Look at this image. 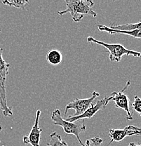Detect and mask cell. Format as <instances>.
<instances>
[{"label":"cell","instance_id":"7c38bea8","mask_svg":"<svg viewBox=\"0 0 141 146\" xmlns=\"http://www.w3.org/2000/svg\"><path fill=\"white\" fill-rule=\"evenodd\" d=\"M140 25L141 22L136 23H127L124 24V25H113V24H111V26L110 27L114 30H121V31H132V30H138L140 29Z\"/></svg>","mask_w":141,"mask_h":146},{"label":"cell","instance_id":"52a82bcc","mask_svg":"<svg viewBox=\"0 0 141 146\" xmlns=\"http://www.w3.org/2000/svg\"><path fill=\"white\" fill-rule=\"evenodd\" d=\"M130 85H131V82L128 81L126 84L125 86L122 89V90L119 92L114 91L110 94V96L112 97L111 100H113L115 106L117 108L122 109L123 110L125 111L127 115V119L128 120L133 119V116H132V114L129 109V98H128V96L124 94V92Z\"/></svg>","mask_w":141,"mask_h":146},{"label":"cell","instance_id":"277c9868","mask_svg":"<svg viewBox=\"0 0 141 146\" xmlns=\"http://www.w3.org/2000/svg\"><path fill=\"white\" fill-rule=\"evenodd\" d=\"M87 42L91 44H97L98 45H101L105 47L107 51L109 52V58L110 60L113 62H121L122 58V56L124 55L126 56H133L134 57L139 58L140 56V53L138 51L129 50L128 48H125L121 44H107L105 42H101L98 39H94L92 36H89L87 38Z\"/></svg>","mask_w":141,"mask_h":146},{"label":"cell","instance_id":"d6986e66","mask_svg":"<svg viewBox=\"0 0 141 146\" xmlns=\"http://www.w3.org/2000/svg\"><path fill=\"white\" fill-rule=\"evenodd\" d=\"M1 130H2V127H1V126H0V132L1 131ZM0 142H1V138H0Z\"/></svg>","mask_w":141,"mask_h":146},{"label":"cell","instance_id":"ac0fdd59","mask_svg":"<svg viewBox=\"0 0 141 146\" xmlns=\"http://www.w3.org/2000/svg\"><path fill=\"white\" fill-rule=\"evenodd\" d=\"M83 146H90V142H89V140L86 141V143H85V144H84V145Z\"/></svg>","mask_w":141,"mask_h":146},{"label":"cell","instance_id":"e0dca14e","mask_svg":"<svg viewBox=\"0 0 141 146\" xmlns=\"http://www.w3.org/2000/svg\"><path fill=\"white\" fill-rule=\"evenodd\" d=\"M128 146H141L140 144H136L135 143H130Z\"/></svg>","mask_w":141,"mask_h":146},{"label":"cell","instance_id":"9c48e42d","mask_svg":"<svg viewBox=\"0 0 141 146\" xmlns=\"http://www.w3.org/2000/svg\"><path fill=\"white\" fill-rule=\"evenodd\" d=\"M41 111L37 110L36 114L35 121L34 125L32 127L31 131L27 136H23V141L25 145H31L32 146H40L41 133L42 129L39 127V118H40Z\"/></svg>","mask_w":141,"mask_h":146},{"label":"cell","instance_id":"5bb4252c","mask_svg":"<svg viewBox=\"0 0 141 146\" xmlns=\"http://www.w3.org/2000/svg\"><path fill=\"white\" fill-rule=\"evenodd\" d=\"M2 3L5 5L21 9H25V7L29 4V1L27 0H8L3 1Z\"/></svg>","mask_w":141,"mask_h":146},{"label":"cell","instance_id":"6da1fadb","mask_svg":"<svg viewBox=\"0 0 141 146\" xmlns=\"http://www.w3.org/2000/svg\"><path fill=\"white\" fill-rule=\"evenodd\" d=\"M66 9L58 11L60 16L70 13L72 16L74 22H80L85 16H91L96 17L97 13L93 11V6L94 2L87 0H66Z\"/></svg>","mask_w":141,"mask_h":146},{"label":"cell","instance_id":"8992f818","mask_svg":"<svg viewBox=\"0 0 141 146\" xmlns=\"http://www.w3.org/2000/svg\"><path fill=\"white\" fill-rule=\"evenodd\" d=\"M112 97L106 96L103 99H101L96 102L94 105H92L90 108H89L86 111L81 115H79L77 117H72L69 116L67 118V121H70V122H75V121H79L80 119H91L92 118L97 112H98L101 110H103L105 108L107 105L108 104L109 102L111 101Z\"/></svg>","mask_w":141,"mask_h":146},{"label":"cell","instance_id":"5b68a950","mask_svg":"<svg viewBox=\"0 0 141 146\" xmlns=\"http://www.w3.org/2000/svg\"><path fill=\"white\" fill-rule=\"evenodd\" d=\"M100 96L99 93L96 91H93L91 97L88 98H84V99H75L74 101L69 103L66 106L65 109V115H67V112L69 110L73 109L75 110V114L72 117H77L79 115H82L83 113L86 110L89 108L93 105V101L97 97Z\"/></svg>","mask_w":141,"mask_h":146},{"label":"cell","instance_id":"30bf717a","mask_svg":"<svg viewBox=\"0 0 141 146\" xmlns=\"http://www.w3.org/2000/svg\"><path fill=\"white\" fill-rule=\"evenodd\" d=\"M98 28L100 31L105 32V33H108V34L110 35H116V34H119V33H122V34L129 35L132 36V37L136 38V39H140V36H141L140 29L132 30V31H121V30H114V29H112L110 28V27H107L103 25H98Z\"/></svg>","mask_w":141,"mask_h":146},{"label":"cell","instance_id":"ba28073f","mask_svg":"<svg viewBox=\"0 0 141 146\" xmlns=\"http://www.w3.org/2000/svg\"><path fill=\"white\" fill-rule=\"evenodd\" d=\"M110 132V141L108 145H110L113 142H120L126 137L132 136H140V128L129 125L123 129H111L109 130Z\"/></svg>","mask_w":141,"mask_h":146},{"label":"cell","instance_id":"8fae6325","mask_svg":"<svg viewBox=\"0 0 141 146\" xmlns=\"http://www.w3.org/2000/svg\"><path fill=\"white\" fill-rule=\"evenodd\" d=\"M48 63L52 65H57L63 60V55L58 50H51L46 56Z\"/></svg>","mask_w":141,"mask_h":146},{"label":"cell","instance_id":"7a4b0ae2","mask_svg":"<svg viewBox=\"0 0 141 146\" xmlns=\"http://www.w3.org/2000/svg\"><path fill=\"white\" fill-rule=\"evenodd\" d=\"M2 54L3 48L0 47V108L4 116L10 117L13 115V111L7 104V86H6L7 77L9 74L10 64L7 63L4 60Z\"/></svg>","mask_w":141,"mask_h":146},{"label":"cell","instance_id":"3957f363","mask_svg":"<svg viewBox=\"0 0 141 146\" xmlns=\"http://www.w3.org/2000/svg\"><path fill=\"white\" fill-rule=\"evenodd\" d=\"M51 118L54 121V124L56 126H59L63 128L65 133L68 135H74L76 136L77 141L81 146L84 145V143L81 141L79 135L86 131V127L84 124V120L82 119L81 123L78 122H70L62 118L60 111L59 110H55L51 115Z\"/></svg>","mask_w":141,"mask_h":146},{"label":"cell","instance_id":"4fadbf2b","mask_svg":"<svg viewBox=\"0 0 141 146\" xmlns=\"http://www.w3.org/2000/svg\"><path fill=\"white\" fill-rule=\"evenodd\" d=\"M47 145L48 146H68L66 141L62 140L61 136L58 134L57 132L51 133L49 142Z\"/></svg>","mask_w":141,"mask_h":146},{"label":"cell","instance_id":"9a60e30c","mask_svg":"<svg viewBox=\"0 0 141 146\" xmlns=\"http://www.w3.org/2000/svg\"><path fill=\"white\" fill-rule=\"evenodd\" d=\"M132 107L140 116H141V100L138 96H135L134 100L132 103Z\"/></svg>","mask_w":141,"mask_h":146},{"label":"cell","instance_id":"2e32d148","mask_svg":"<svg viewBox=\"0 0 141 146\" xmlns=\"http://www.w3.org/2000/svg\"><path fill=\"white\" fill-rule=\"evenodd\" d=\"M90 142V146H101L103 143V140L99 137H94L89 140Z\"/></svg>","mask_w":141,"mask_h":146}]
</instances>
